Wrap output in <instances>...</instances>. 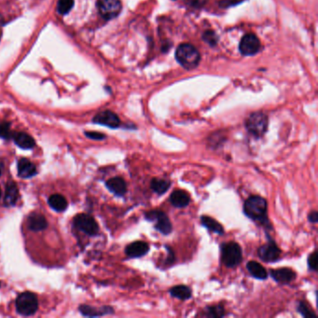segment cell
Returning <instances> with one entry per match:
<instances>
[{
    "label": "cell",
    "instance_id": "6da1fadb",
    "mask_svg": "<svg viewBox=\"0 0 318 318\" xmlns=\"http://www.w3.org/2000/svg\"><path fill=\"white\" fill-rule=\"evenodd\" d=\"M244 214L248 219L257 221L265 229L270 230L272 225L268 219V203L259 195H252L246 200L243 208Z\"/></svg>",
    "mask_w": 318,
    "mask_h": 318
},
{
    "label": "cell",
    "instance_id": "836d02e7",
    "mask_svg": "<svg viewBox=\"0 0 318 318\" xmlns=\"http://www.w3.org/2000/svg\"><path fill=\"white\" fill-rule=\"evenodd\" d=\"M308 220L311 222V223H318V211H312L309 215H308Z\"/></svg>",
    "mask_w": 318,
    "mask_h": 318
},
{
    "label": "cell",
    "instance_id": "8992f818",
    "mask_svg": "<svg viewBox=\"0 0 318 318\" xmlns=\"http://www.w3.org/2000/svg\"><path fill=\"white\" fill-rule=\"evenodd\" d=\"M145 219L149 222H155L154 229L160 234L169 235L173 232V225L168 216L162 210L154 209L148 211L145 213Z\"/></svg>",
    "mask_w": 318,
    "mask_h": 318
},
{
    "label": "cell",
    "instance_id": "ba28073f",
    "mask_svg": "<svg viewBox=\"0 0 318 318\" xmlns=\"http://www.w3.org/2000/svg\"><path fill=\"white\" fill-rule=\"evenodd\" d=\"M258 256L264 262H276L280 260L281 249L277 247L275 241L268 237V242L258 249Z\"/></svg>",
    "mask_w": 318,
    "mask_h": 318
},
{
    "label": "cell",
    "instance_id": "603a6c76",
    "mask_svg": "<svg viewBox=\"0 0 318 318\" xmlns=\"http://www.w3.org/2000/svg\"><path fill=\"white\" fill-rule=\"evenodd\" d=\"M170 295L172 297L178 299L180 301H188L192 297V291L191 289L185 285L175 286L169 290Z\"/></svg>",
    "mask_w": 318,
    "mask_h": 318
},
{
    "label": "cell",
    "instance_id": "5b68a950",
    "mask_svg": "<svg viewBox=\"0 0 318 318\" xmlns=\"http://www.w3.org/2000/svg\"><path fill=\"white\" fill-rule=\"evenodd\" d=\"M16 311L21 316L30 317L35 315L38 309L37 298L32 292L21 293L15 302Z\"/></svg>",
    "mask_w": 318,
    "mask_h": 318
},
{
    "label": "cell",
    "instance_id": "9c48e42d",
    "mask_svg": "<svg viewBox=\"0 0 318 318\" xmlns=\"http://www.w3.org/2000/svg\"><path fill=\"white\" fill-rule=\"evenodd\" d=\"M97 8L104 19L111 20L120 14L121 3L120 0H97Z\"/></svg>",
    "mask_w": 318,
    "mask_h": 318
},
{
    "label": "cell",
    "instance_id": "e0dca14e",
    "mask_svg": "<svg viewBox=\"0 0 318 318\" xmlns=\"http://www.w3.org/2000/svg\"><path fill=\"white\" fill-rule=\"evenodd\" d=\"M17 168H18V176L21 178L33 177L37 173L35 164L31 163L28 159H25V158L19 160Z\"/></svg>",
    "mask_w": 318,
    "mask_h": 318
},
{
    "label": "cell",
    "instance_id": "d6986e66",
    "mask_svg": "<svg viewBox=\"0 0 318 318\" xmlns=\"http://www.w3.org/2000/svg\"><path fill=\"white\" fill-rule=\"evenodd\" d=\"M247 269H248L250 276L254 277L255 279L266 280L268 278V272L259 262H254V261L248 262Z\"/></svg>",
    "mask_w": 318,
    "mask_h": 318
},
{
    "label": "cell",
    "instance_id": "8fae6325",
    "mask_svg": "<svg viewBox=\"0 0 318 318\" xmlns=\"http://www.w3.org/2000/svg\"><path fill=\"white\" fill-rule=\"evenodd\" d=\"M92 121L96 124L104 125L106 127L116 129L120 126V120L117 114L114 113L110 110H105L95 115Z\"/></svg>",
    "mask_w": 318,
    "mask_h": 318
},
{
    "label": "cell",
    "instance_id": "4316f807",
    "mask_svg": "<svg viewBox=\"0 0 318 318\" xmlns=\"http://www.w3.org/2000/svg\"><path fill=\"white\" fill-rule=\"evenodd\" d=\"M226 137L220 133L213 134L208 138V146L213 149H218L223 146V144L226 142Z\"/></svg>",
    "mask_w": 318,
    "mask_h": 318
},
{
    "label": "cell",
    "instance_id": "5bb4252c",
    "mask_svg": "<svg viewBox=\"0 0 318 318\" xmlns=\"http://www.w3.org/2000/svg\"><path fill=\"white\" fill-rule=\"evenodd\" d=\"M79 312L84 317L97 318V317L113 315L114 309L110 306H102L99 308H96V307H92L90 305H81L79 307Z\"/></svg>",
    "mask_w": 318,
    "mask_h": 318
},
{
    "label": "cell",
    "instance_id": "d4e9b609",
    "mask_svg": "<svg viewBox=\"0 0 318 318\" xmlns=\"http://www.w3.org/2000/svg\"><path fill=\"white\" fill-rule=\"evenodd\" d=\"M225 316H226V311L222 304L207 306L203 311V317L205 318H221Z\"/></svg>",
    "mask_w": 318,
    "mask_h": 318
},
{
    "label": "cell",
    "instance_id": "f1b7e54d",
    "mask_svg": "<svg viewBox=\"0 0 318 318\" xmlns=\"http://www.w3.org/2000/svg\"><path fill=\"white\" fill-rule=\"evenodd\" d=\"M74 6V0H58L57 9L60 14H67Z\"/></svg>",
    "mask_w": 318,
    "mask_h": 318
},
{
    "label": "cell",
    "instance_id": "44dd1931",
    "mask_svg": "<svg viewBox=\"0 0 318 318\" xmlns=\"http://www.w3.org/2000/svg\"><path fill=\"white\" fill-rule=\"evenodd\" d=\"M200 220H201V224L206 228L208 231L219 235L224 234V228L216 219L208 216H202Z\"/></svg>",
    "mask_w": 318,
    "mask_h": 318
},
{
    "label": "cell",
    "instance_id": "f546056e",
    "mask_svg": "<svg viewBox=\"0 0 318 318\" xmlns=\"http://www.w3.org/2000/svg\"><path fill=\"white\" fill-rule=\"evenodd\" d=\"M13 134L11 133V130H10V124L8 122H3L0 124V137L5 139V140H8L12 137Z\"/></svg>",
    "mask_w": 318,
    "mask_h": 318
},
{
    "label": "cell",
    "instance_id": "1f68e13d",
    "mask_svg": "<svg viewBox=\"0 0 318 318\" xmlns=\"http://www.w3.org/2000/svg\"><path fill=\"white\" fill-rule=\"evenodd\" d=\"M164 248H166V250H167V253H168V256H167V258H166V260H165V264L168 266V265H172L174 262H176V256H175V253H174V251H173V249L168 247V246H165Z\"/></svg>",
    "mask_w": 318,
    "mask_h": 318
},
{
    "label": "cell",
    "instance_id": "2e32d148",
    "mask_svg": "<svg viewBox=\"0 0 318 318\" xmlns=\"http://www.w3.org/2000/svg\"><path fill=\"white\" fill-rule=\"evenodd\" d=\"M169 200L173 206L177 208H184L190 205L191 196L187 191L176 190L171 193Z\"/></svg>",
    "mask_w": 318,
    "mask_h": 318
},
{
    "label": "cell",
    "instance_id": "52a82bcc",
    "mask_svg": "<svg viewBox=\"0 0 318 318\" xmlns=\"http://www.w3.org/2000/svg\"><path fill=\"white\" fill-rule=\"evenodd\" d=\"M74 226L90 236H94L99 232V226L95 219L88 214H78L74 219Z\"/></svg>",
    "mask_w": 318,
    "mask_h": 318
},
{
    "label": "cell",
    "instance_id": "4dcf8cb0",
    "mask_svg": "<svg viewBox=\"0 0 318 318\" xmlns=\"http://www.w3.org/2000/svg\"><path fill=\"white\" fill-rule=\"evenodd\" d=\"M307 264H308V268L310 269L311 271H314V272L317 271V268H318V252L317 251L313 252L308 257Z\"/></svg>",
    "mask_w": 318,
    "mask_h": 318
},
{
    "label": "cell",
    "instance_id": "484cf974",
    "mask_svg": "<svg viewBox=\"0 0 318 318\" xmlns=\"http://www.w3.org/2000/svg\"><path fill=\"white\" fill-rule=\"evenodd\" d=\"M48 203L50 205V207L55 210L56 212H63L66 208H67V201L64 198L63 195L60 194H53L51 195Z\"/></svg>",
    "mask_w": 318,
    "mask_h": 318
},
{
    "label": "cell",
    "instance_id": "277c9868",
    "mask_svg": "<svg viewBox=\"0 0 318 318\" xmlns=\"http://www.w3.org/2000/svg\"><path fill=\"white\" fill-rule=\"evenodd\" d=\"M269 120L266 114L263 112H254L249 115L246 121V128L249 134L256 138H260L266 134L268 130Z\"/></svg>",
    "mask_w": 318,
    "mask_h": 318
},
{
    "label": "cell",
    "instance_id": "cb8c5ba5",
    "mask_svg": "<svg viewBox=\"0 0 318 318\" xmlns=\"http://www.w3.org/2000/svg\"><path fill=\"white\" fill-rule=\"evenodd\" d=\"M171 187V182L169 180L163 179V178H153L150 181V189L153 192H155L158 195L165 194Z\"/></svg>",
    "mask_w": 318,
    "mask_h": 318
},
{
    "label": "cell",
    "instance_id": "30bf717a",
    "mask_svg": "<svg viewBox=\"0 0 318 318\" xmlns=\"http://www.w3.org/2000/svg\"><path fill=\"white\" fill-rule=\"evenodd\" d=\"M239 49L244 55H254L261 49L260 39L254 34H247L241 39Z\"/></svg>",
    "mask_w": 318,
    "mask_h": 318
},
{
    "label": "cell",
    "instance_id": "ac0fdd59",
    "mask_svg": "<svg viewBox=\"0 0 318 318\" xmlns=\"http://www.w3.org/2000/svg\"><path fill=\"white\" fill-rule=\"evenodd\" d=\"M27 226L33 232H41L48 227V222L41 214L32 213L27 219Z\"/></svg>",
    "mask_w": 318,
    "mask_h": 318
},
{
    "label": "cell",
    "instance_id": "ffe728a7",
    "mask_svg": "<svg viewBox=\"0 0 318 318\" xmlns=\"http://www.w3.org/2000/svg\"><path fill=\"white\" fill-rule=\"evenodd\" d=\"M19 198V190L17 185L13 181L7 182L6 186V192L4 198V205L6 206H13L16 205Z\"/></svg>",
    "mask_w": 318,
    "mask_h": 318
},
{
    "label": "cell",
    "instance_id": "4fadbf2b",
    "mask_svg": "<svg viewBox=\"0 0 318 318\" xmlns=\"http://www.w3.org/2000/svg\"><path fill=\"white\" fill-rule=\"evenodd\" d=\"M149 245L144 241H135L125 248V254L128 258L138 259L149 253Z\"/></svg>",
    "mask_w": 318,
    "mask_h": 318
},
{
    "label": "cell",
    "instance_id": "8d00e7d4",
    "mask_svg": "<svg viewBox=\"0 0 318 318\" xmlns=\"http://www.w3.org/2000/svg\"><path fill=\"white\" fill-rule=\"evenodd\" d=\"M0 176H1V170H0Z\"/></svg>",
    "mask_w": 318,
    "mask_h": 318
},
{
    "label": "cell",
    "instance_id": "7402d4cb",
    "mask_svg": "<svg viewBox=\"0 0 318 318\" xmlns=\"http://www.w3.org/2000/svg\"><path fill=\"white\" fill-rule=\"evenodd\" d=\"M15 144L23 149H31L35 147V142L32 136L25 133H16L12 135Z\"/></svg>",
    "mask_w": 318,
    "mask_h": 318
},
{
    "label": "cell",
    "instance_id": "9a60e30c",
    "mask_svg": "<svg viewBox=\"0 0 318 318\" xmlns=\"http://www.w3.org/2000/svg\"><path fill=\"white\" fill-rule=\"evenodd\" d=\"M106 188L118 197H122L127 192V184L123 178L120 177H113L106 182Z\"/></svg>",
    "mask_w": 318,
    "mask_h": 318
},
{
    "label": "cell",
    "instance_id": "3957f363",
    "mask_svg": "<svg viewBox=\"0 0 318 318\" xmlns=\"http://www.w3.org/2000/svg\"><path fill=\"white\" fill-rule=\"evenodd\" d=\"M177 62L187 69L195 68L200 63V53L198 50L191 44L185 43L178 46L176 51Z\"/></svg>",
    "mask_w": 318,
    "mask_h": 318
},
{
    "label": "cell",
    "instance_id": "d6a6232c",
    "mask_svg": "<svg viewBox=\"0 0 318 318\" xmlns=\"http://www.w3.org/2000/svg\"><path fill=\"white\" fill-rule=\"evenodd\" d=\"M85 135L92 140H104L106 138V134L98 132H86Z\"/></svg>",
    "mask_w": 318,
    "mask_h": 318
},
{
    "label": "cell",
    "instance_id": "7c38bea8",
    "mask_svg": "<svg viewBox=\"0 0 318 318\" xmlns=\"http://www.w3.org/2000/svg\"><path fill=\"white\" fill-rule=\"evenodd\" d=\"M270 276H272L276 283L289 285L296 279L297 274L290 268L272 269L270 270Z\"/></svg>",
    "mask_w": 318,
    "mask_h": 318
},
{
    "label": "cell",
    "instance_id": "e575fe53",
    "mask_svg": "<svg viewBox=\"0 0 318 318\" xmlns=\"http://www.w3.org/2000/svg\"><path fill=\"white\" fill-rule=\"evenodd\" d=\"M189 1H191V4L192 5H196V6H200L201 4L205 2L204 0H189Z\"/></svg>",
    "mask_w": 318,
    "mask_h": 318
},
{
    "label": "cell",
    "instance_id": "83f0119b",
    "mask_svg": "<svg viewBox=\"0 0 318 318\" xmlns=\"http://www.w3.org/2000/svg\"><path fill=\"white\" fill-rule=\"evenodd\" d=\"M297 312L305 318H317L318 315L312 310L305 302H299L297 305Z\"/></svg>",
    "mask_w": 318,
    "mask_h": 318
},
{
    "label": "cell",
    "instance_id": "7a4b0ae2",
    "mask_svg": "<svg viewBox=\"0 0 318 318\" xmlns=\"http://www.w3.org/2000/svg\"><path fill=\"white\" fill-rule=\"evenodd\" d=\"M221 262L228 268L238 266L243 261V251L238 243L228 242L220 246Z\"/></svg>",
    "mask_w": 318,
    "mask_h": 318
},
{
    "label": "cell",
    "instance_id": "d590c367",
    "mask_svg": "<svg viewBox=\"0 0 318 318\" xmlns=\"http://www.w3.org/2000/svg\"><path fill=\"white\" fill-rule=\"evenodd\" d=\"M0 197H1V190H0Z\"/></svg>",
    "mask_w": 318,
    "mask_h": 318
}]
</instances>
